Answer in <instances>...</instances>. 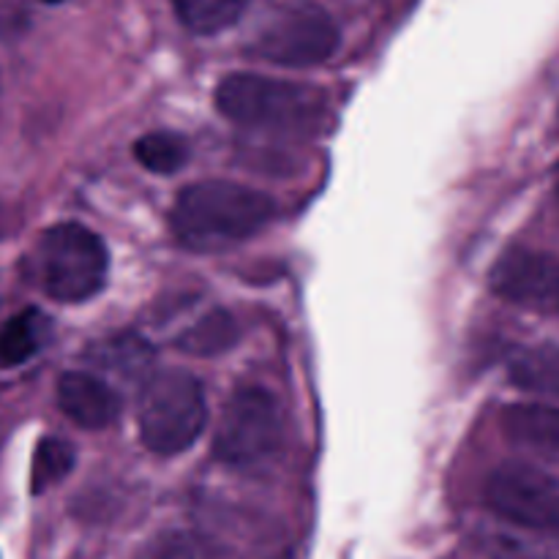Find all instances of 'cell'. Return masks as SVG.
I'll use <instances>...</instances> for the list:
<instances>
[{
    "label": "cell",
    "mask_w": 559,
    "mask_h": 559,
    "mask_svg": "<svg viewBox=\"0 0 559 559\" xmlns=\"http://www.w3.org/2000/svg\"><path fill=\"white\" fill-rule=\"evenodd\" d=\"M273 216L276 205L262 191L233 180H202L180 191L169 222L186 249L218 251L249 240Z\"/></svg>",
    "instance_id": "cell-1"
},
{
    "label": "cell",
    "mask_w": 559,
    "mask_h": 559,
    "mask_svg": "<svg viewBox=\"0 0 559 559\" xmlns=\"http://www.w3.org/2000/svg\"><path fill=\"white\" fill-rule=\"evenodd\" d=\"M216 107L249 129L314 131L328 112V96L314 85L238 71L218 82Z\"/></svg>",
    "instance_id": "cell-2"
},
{
    "label": "cell",
    "mask_w": 559,
    "mask_h": 559,
    "mask_svg": "<svg viewBox=\"0 0 559 559\" xmlns=\"http://www.w3.org/2000/svg\"><path fill=\"white\" fill-rule=\"evenodd\" d=\"M136 424L145 448L175 456L200 440L207 424L205 391L200 380L183 369H164L142 388Z\"/></svg>",
    "instance_id": "cell-3"
},
{
    "label": "cell",
    "mask_w": 559,
    "mask_h": 559,
    "mask_svg": "<svg viewBox=\"0 0 559 559\" xmlns=\"http://www.w3.org/2000/svg\"><path fill=\"white\" fill-rule=\"evenodd\" d=\"M336 20L314 0H278L251 36V55L287 69H309L336 55Z\"/></svg>",
    "instance_id": "cell-4"
},
{
    "label": "cell",
    "mask_w": 559,
    "mask_h": 559,
    "mask_svg": "<svg viewBox=\"0 0 559 559\" xmlns=\"http://www.w3.org/2000/svg\"><path fill=\"white\" fill-rule=\"evenodd\" d=\"M107 271V246L82 224H55L38 240V284L60 304H82L102 293Z\"/></svg>",
    "instance_id": "cell-5"
},
{
    "label": "cell",
    "mask_w": 559,
    "mask_h": 559,
    "mask_svg": "<svg viewBox=\"0 0 559 559\" xmlns=\"http://www.w3.org/2000/svg\"><path fill=\"white\" fill-rule=\"evenodd\" d=\"M282 418L276 399L265 388H240L224 404L213 453L229 467H254L276 451Z\"/></svg>",
    "instance_id": "cell-6"
},
{
    "label": "cell",
    "mask_w": 559,
    "mask_h": 559,
    "mask_svg": "<svg viewBox=\"0 0 559 559\" xmlns=\"http://www.w3.org/2000/svg\"><path fill=\"white\" fill-rule=\"evenodd\" d=\"M484 497L500 522L559 533V484L533 464H500L486 480Z\"/></svg>",
    "instance_id": "cell-7"
},
{
    "label": "cell",
    "mask_w": 559,
    "mask_h": 559,
    "mask_svg": "<svg viewBox=\"0 0 559 559\" xmlns=\"http://www.w3.org/2000/svg\"><path fill=\"white\" fill-rule=\"evenodd\" d=\"M491 289L508 304L559 317V257L513 249L491 267Z\"/></svg>",
    "instance_id": "cell-8"
},
{
    "label": "cell",
    "mask_w": 559,
    "mask_h": 559,
    "mask_svg": "<svg viewBox=\"0 0 559 559\" xmlns=\"http://www.w3.org/2000/svg\"><path fill=\"white\" fill-rule=\"evenodd\" d=\"M58 404L71 424L98 431L115 424L120 415V396L87 371H69L58 380Z\"/></svg>",
    "instance_id": "cell-9"
},
{
    "label": "cell",
    "mask_w": 559,
    "mask_h": 559,
    "mask_svg": "<svg viewBox=\"0 0 559 559\" xmlns=\"http://www.w3.org/2000/svg\"><path fill=\"white\" fill-rule=\"evenodd\" d=\"M506 437L530 451L559 459V409L546 404H511L502 413Z\"/></svg>",
    "instance_id": "cell-10"
},
{
    "label": "cell",
    "mask_w": 559,
    "mask_h": 559,
    "mask_svg": "<svg viewBox=\"0 0 559 559\" xmlns=\"http://www.w3.org/2000/svg\"><path fill=\"white\" fill-rule=\"evenodd\" d=\"M478 544L491 559H559V533L546 530H524L500 522L480 530Z\"/></svg>",
    "instance_id": "cell-11"
},
{
    "label": "cell",
    "mask_w": 559,
    "mask_h": 559,
    "mask_svg": "<svg viewBox=\"0 0 559 559\" xmlns=\"http://www.w3.org/2000/svg\"><path fill=\"white\" fill-rule=\"evenodd\" d=\"M513 385L522 391L538 393V396L559 399V347L557 344H540V347L522 349L511 360Z\"/></svg>",
    "instance_id": "cell-12"
},
{
    "label": "cell",
    "mask_w": 559,
    "mask_h": 559,
    "mask_svg": "<svg viewBox=\"0 0 559 559\" xmlns=\"http://www.w3.org/2000/svg\"><path fill=\"white\" fill-rule=\"evenodd\" d=\"M175 16L197 36H216L243 20L251 0H169Z\"/></svg>",
    "instance_id": "cell-13"
},
{
    "label": "cell",
    "mask_w": 559,
    "mask_h": 559,
    "mask_svg": "<svg viewBox=\"0 0 559 559\" xmlns=\"http://www.w3.org/2000/svg\"><path fill=\"white\" fill-rule=\"evenodd\" d=\"M47 320L36 309L20 311L0 331V366H20L41 349Z\"/></svg>",
    "instance_id": "cell-14"
},
{
    "label": "cell",
    "mask_w": 559,
    "mask_h": 559,
    "mask_svg": "<svg viewBox=\"0 0 559 559\" xmlns=\"http://www.w3.org/2000/svg\"><path fill=\"white\" fill-rule=\"evenodd\" d=\"M136 162L156 175H173L189 162V145L183 136L169 134V131H153L136 140L134 145Z\"/></svg>",
    "instance_id": "cell-15"
},
{
    "label": "cell",
    "mask_w": 559,
    "mask_h": 559,
    "mask_svg": "<svg viewBox=\"0 0 559 559\" xmlns=\"http://www.w3.org/2000/svg\"><path fill=\"white\" fill-rule=\"evenodd\" d=\"M71 467H74V448L69 442L58 440V437H47L38 442L31 469L33 495H41V491L58 486L71 473Z\"/></svg>",
    "instance_id": "cell-16"
},
{
    "label": "cell",
    "mask_w": 559,
    "mask_h": 559,
    "mask_svg": "<svg viewBox=\"0 0 559 559\" xmlns=\"http://www.w3.org/2000/svg\"><path fill=\"white\" fill-rule=\"evenodd\" d=\"M235 338V325L224 314L211 317V320L200 322L194 331H189V336L183 338V349L197 355H213L222 353L233 344Z\"/></svg>",
    "instance_id": "cell-17"
},
{
    "label": "cell",
    "mask_w": 559,
    "mask_h": 559,
    "mask_svg": "<svg viewBox=\"0 0 559 559\" xmlns=\"http://www.w3.org/2000/svg\"><path fill=\"white\" fill-rule=\"evenodd\" d=\"M136 559H197V551L183 533H158L142 546Z\"/></svg>",
    "instance_id": "cell-18"
},
{
    "label": "cell",
    "mask_w": 559,
    "mask_h": 559,
    "mask_svg": "<svg viewBox=\"0 0 559 559\" xmlns=\"http://www.w3.org/2000/svg\"><path fill=\"white\" fill-rule=\"evenodd\" d=\"M44 3H49V5H55V3H63V0H44Z\"/></svg>",
    "instance_id": "cell-19"
},
{
    "label": "cell",
    "mask_w": 559,
    "mask_h": 559,
    "mask_svg": "<svg viewBox=\"0 0 559 559\" xmlns=\"http://www.w3.org/2000/svg\"><path fill=\"white\" fill-rule=\"evenodd\" d=\"M557 202H559V180H557Z\"/></svg>",
    "instance_id": "cell-20"
}]
</instances>
